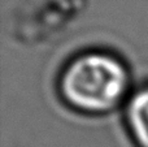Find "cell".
Returning a JSON list of instances; mask_svg holds the SVG:
<instances>
[{"label":"cell","instance_id":"obj_1","mask_svg":"<svg viewBox=\"0 0 148 147\" xmlns=\"http://www.w3.org/2000/svg\"><path fill=\"white\" fill-rule=\"evenodd\" d=\"M129 76L118 59L91 52L74 59L61 77V93L74 108L84 112H105L125 96Z\"/></svg>","mask_w":148,"mask_h":147},{"label":"cell","instance_id":"obj_2","mask_svg":"<svg viewBox=\"0 0 148 147\" xmlns=\"http://www.w3.org/2000/svg\"><path fill=\"white\" fill-rule=\"evenodd\" d=\"M127 125L140 147H148V87L136 91L126 108Z\"/></svg>","mask_w":148,"mask_h":147}]
</instances>
